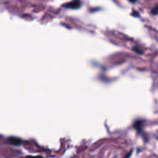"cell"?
I'll return each instance as SVG.
<instances>
[{
  "mask_svg": "<svg viewBox=\"0 0 158 158\" xmlns=\"http://www.w3.org/2000/svg\"><path fill=\"white\" fill-rule=\"evenodd\" d=\"M63 6L66 8H69V9H77L80 8V6H81V2H80V0H73V1L63 5Z\"/></svg>",
  "mask_w": 158,
  "mask_h": 158,
  "instance_id": "obj_1",
  "label": "cell"
},
{
  "mask_svg": "<svg viewBox=\"0 0 158 158\" xmlns=\"http://www.w3.org/2000/svg\"><path fill=\"white\" fill-rule=\"evenodd\" d=\"M9 143H11L12 144L14 145H20L22 143V140L20 139L16 138V137H10L9 139Z\"/></svg>",
  "mask_w": 158,
  "mask_h": 158,
  "instance_id": "obj_2",
  "label": "cell"
},
{
  "mask_svg": "<svg viewBox=\"0 0 158 158\" xmlns=\"http://www.w3.org/2000/svg\"><path fill=\"white\" fill-rule=\"evenodd\" d=\"M142 126H143V122L142 121H137L134 123V128L137 130V131H140L142 130Z\"/></svg>",
  "mask_w": 158,
  "mask_h": 158,
  "instance_id": "obj_3",
  "label": "cell"
},
{
  "mask_svg": "<svg viewBox=\"0 0 158 158\" xmlns=\"http://www.w3.org/2000/svg\"><path fill=\"white\" fill-rule=\"evenodd\" d=\"M133 49H134V51H135L138 54H143V50H142L141 49H140V47H137V46H135V47L133 48Z\"/></svg>",
  "mask_w": 158,
  "mask_h": 158,
  "instance_id": "obj_4",
  "label": "cell"
},
{
  "mask_svg": "<svg viewBox=\"0 0 158 158\" xmlns=\"http://www.w3.org/2000/svg\"><path fill=\"white\" fill-rule=\"evenodd\" d=\"M151 13L154 14V15H157V14H158V6H156L155 7L153 8V9L151 10Z\"/></svg>",
  "mask_w": 158,
  "mask_h": 158,
  "instance_id": "obj_5",
  "label": "cell"
},
{
  "mask_svg": "<svg viewBox=\"0 0 158 158\" xmlns=\"http://www.w3.org/2000/svg\"><path fill=\"white\" fill-rule=\"evenodd\" d=\"M27 158H44L43 157H40V156H35V157H32V156H29Z\"/></svg>",
  "mask_w": 158,
  "mask_h": 158,
  "instance_id": "obj_6",
  "label": "cell"
},
{
  "mask_svg": "<svg viewBox=\"0 0 158 158\" xmlns=\"http://www.w3.org/2000/svg\"><path fill=\"white\" fill-rule=\"evenodd\" d=\"M132 15H136V16H137V17H138V16H139V14H138V12H136V11H134V12H133Z\"/></svg>",
  "mask_w": 158,
  "mask_h": 158,
  "instance_id": "obj_7",
  "label": "cell"
},
{
  "mask_svg": "<svg viewBox=\"0 0 158 158\" xmlns=\"http://www.w3.org/2000/svg\"><path fill=\"white\" fill-rule=\"evenodd\" d=\"M130 2H132V3H135L137 1V0H129Z\"/></svg>",
  "mask_w": 158,
  "mask_h": 158,
  "instance_id": "obj_8",
  "label": "cell"
}]
</instances>
